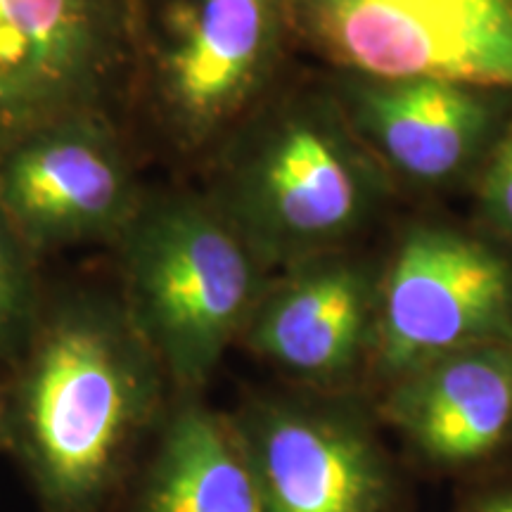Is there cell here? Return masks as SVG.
I'll use <instances>...</instances> for the list:
<instances>
[{"label": "cell", "instance_id": "5bb4252c", "mask_svg": "<svg viewBox=\"0 0 512 512\" xmlns=\"http://www.w3.org/2000/svg\"><path fill=\"white\" fill-rule=\"evenodd\" d=\"M43 299L36 252L0 207V358H15L34 328Z\"/></svg>", "mask_w": 512, "mask_h": 512}, {"label": "cell", "instance_id": "9c48e42d", "mask_svg": "<svg viewBox=\"0 0 512 512\" xmlns=\"http://www.w3.org/2000/svg\"><path fill=\"white\" fill-rule=\"evenodd\" d=\"M119 112H81L0 150V207L36 254L112 242L145 197Z\"/></svg>", "mask_w": 512, "mask_h": 512}, {"label": "cell", "instance_id": "e0dca14e", "mask_svg": "<svg viewBox=\"0 0 512 512\" xmlns=\"http://www.w3.org/2000/svg\"><path fill=\"white\" fill-rule=\"evenodd\" d=\"M0 451H5V387L0 382Z\"/></svg>", "mask_w": 512, "mask_h": 512}, {"label": "cell", "instance_id": "8992f818", "mask_svg": "<svg viewBox=\"0 0 512 512\" xmlns=\"http://www.w3.org/2000/svg\"><path fill=\"white\" fill-rule=\"evenodd\" d=\"M294 50L337 74L512 91V0H287Z\"/></svg>", "mask_w": 512, "mask_h": 512}, {"label": "cell", "instance_id": "4fadbf2b", "mask_svg": "<svg viewBox=\"0 0 512 512\" xmlns=\"http://www.w3.org/2000/svg\"><path fill=\"white\" fill-rule=\"evenodd\" d=\"M119 512H264L228 415L174 399Z\"/></svg>", "mask_w": 512, "mask_h": 512}, {"label": "cell", "instance_id": "277c9868", "mask_svg": "<svg viewBox=\"0 0 512 512\" xmlns=\"http://www.w3.org/2000/svg\"><path fill=\"white\" fill-rule=\"evenodd\" d=\"M287 0H133L128 107L178 159H209L283 83Z\"/></svg>", "mask_w": 512, "mask_h": 512}, {"label": "cell", "instance_id": "2e32d148", "mask_svg": "<svg viewBox=\"0 0 512 512\" xmlns=\"http://www.w3.org/2000/svg\"><path fill=\"white\" fill-rule=\"evenodd\" d=\"M456 512H512V477L479 486Z\"/></svg>", "mask_w": 512, "mask_h": 512}, {"label": "cell", "instance_id": "7c38bea8", "mask_svg": "<svg viewBox=\"0 0 512 512\" xmlns=\"http://www.w3.org/2000/svg\"><path fill=\"white\" fill-rule=\"evenodd\" d=\"M377 420L422 467L465 475L512 448V347L456 351L382 384Z\"/></svg>", "mask_w": 512, "mask_h": 512}, {"label": "cell", "instance_id": "6da1fadb", "mask_svg": "<svg viewBox=\"0 0 512 512\" xmlns=\"http://www.w3.org/2000/svg\"><path fill=\"white\" fill-rule=\"evenodd\" d=\"M5 451L41 512H119L174 403L119 290L43 299L12 358Z\"/></svg>", "mask_w": 512, "mask_h": 512}, {"label": "cell", "instance_id": "3957f363", "mask_svg": "<svg viewBox=\"0 0 512 512\" xmlns=\"http://www.w3.org/2000/svg\"><path fill=\"white\" fill-rule=\"evenodd\" d=\"M114 247L117 290L174 399L202 396L273 273L204 190H147Z\"/></svg>", "mask_w": 512, "mask_h": 512}, {"label": "cell", "instance_id": "7a4b0ae2", "mask_svg": "<svg viewBox=\"0 0 512 512\" xmlns=\"http://www.w3.org/2000/svg\"><path fill=\"white\" fill-rule=\"evenodd\" d=\"M271 273L349 249L394 181L330 81L280 83L209 159L204 190Z\"/></svg>", "mask_w": 512, "mask_h": 512}, {"label": "cell", "instance_id": "5b68a950", "mask_svg": "<svg viewBox=\"0 0 512 512\" xmlns=\"http://www.w3.org/2000/svg\"><path fill=\"white\" fill-rule=\"evenodd\" d=\"M264 512H406L375 408L358 392H254L228 415Z\"/></svg>", "mask_w": 512, "mask_h": 512}, {"label": "cell", "instance_id": "8fae6325", "mask_svg": "<svg viewBox=\"0 0 512 512\" xmlns=\"http://www.w3.org/2000/svg\"><path fill=\"white\" fill-rule=\"evenodd\" d=\"M356 136L394 183L444 190L477 178L512 119V91L434 76L330 79Z\"/></svg>", "mask_w": 512, "mask_h": 512}, {"label": "cell", "instance_id": "52a82bcc", "mask_svg": "<svg viewBox=\"0 0 512 512\" xmlns=\"http://www.w3.org/2000/svg\"><path fill=\"white\" fill-rule=\"evenodd\" d=\"M491 344L512 347V261L465 230H408L380 275L373 380Z\"/></svg>", "mask_w": 512, "mask_h": 512}, {"label": "cell", "instance_id": "ba28073f", "mask_svg": "<svg viewBox=\"0 0 512 512\" xmlns=\"http://www.w3.org/2000/svg\"><path fill=\"white\" fill-rule=\"evenodd\" d=\"M133 0H0V150L50 121L121 112Z\"/></svg>", "mask_w": 512, "mask_h": 512}, {"label": "cell", "instance_id": "9a60e30c", "mask_svg": "<svg viewBox=\"0 0 512 512\" xmlns=\"http://www.w3.org/2000/svg\"><path fill=\"white\" fill-rule=\"evenodd\" d=\"M477 207L486 226L512 245V119L477 176Z\"/></svg>", "mask_w": 512, "mask_h": 512}, {"label": "cell", "instance_id": "30bf717a", "mask_svg": "<svg viewBox=\"0 0 512 512\" xmlns=\"http://www.w3.org/2000/svg\"><path fill=\"white\" fill-rule=\"evenodd\" d=\"M380 275L351 249L273 273L240 347L290 387L358 392L373 380Z\"/></svg>", "mask_w": 512, "mask_h": 512}]
</instances>
